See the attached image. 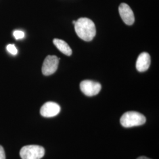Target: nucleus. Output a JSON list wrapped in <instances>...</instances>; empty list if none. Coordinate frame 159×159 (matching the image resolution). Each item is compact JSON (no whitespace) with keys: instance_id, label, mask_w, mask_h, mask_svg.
Wrapping results in <instances>:
<instances>
[{"instance_id":"4","label":"nucleus","mask_w":159,"mask_h":159,"mask_svg":"<svg viewBox=\"0 0 159 159\" xmlns=\"http://www.w3.org/2000/svg\"><path fill=\"white\" fill-rule=\"evenodd\" d=\"M80 89L85 96H94L100 91L102 85L97 82L91 80H84L80 83Z\"/></svg>"},{"instance_id":"3","label":"nucleus","mask_w":159,"mask_h":159,"mask_svg":"<svg viewBox=\"0 0 159 159\" xmlns=\"http://www.w3.org/2000/svg\"><path fill=\"white\" fill-rule=\"evenodd\" d=\"M45 154L44 148L39 145H28L24 146L20 154L22 159H41Z\"/></svg>"},{"instance_id":"12","label":"nucleus","mask_w":159,"mask_h":159,"mask_svg":"<svg viewBox=\"0 0 159 159\" xmlns=\"http://www.w3.org/2000/svg\"><path fill=\"white\" fill-rule=\"evenodd\" d=\"M0 159H6V154L4 150V148H2L0 145Z\"/></svg>"},{"instance_id":"1","label":"nucleus","mask_w":159,"mask_h":159,"mask_svg":"<svg viewBox=\"0 0 159 159\" xmlns=\"http://www.w3.org/2000/svg\"><path fill=\"white\" fill-rule=\"evenodd\" d=\"M74 28L77 35L85 41H90L96 34L94 23L87 18H79L75 23Z\"/></svg>"},{"instance_id":"13","label":"nucleus","mask_w":159,"mask_h":159,"mask_svg":"<svg viewBox=\"0 0 159 159\" xmlns=\"http://www.w3.org/2000/svg\"><path fill=\"white\" fill-rule=\"evenodd\" d=\"M137 159H149V158H148L147 157H144V156H141V157H139V158H137Z\"/></svg>"},{"instance_id":"14","label":"nucleus","mask_w":159,"mask_h":159,"mask_svg":"<svg viewBox=\"0 0 159 159\" xmlns=\"http://www.w3.org/2000/svg\"><path fill=\"white\" fill-rule=\"evenodd\" d=\"M75 22H76V21H73V24H75Z\"/></svg>"},{"instance_id":"11","label":"nucleus","mask_w":159,"mask_h":159,"mask_svg":"<svg viewBox=\"0 0 159 159\" xmlns=\"http://www.w3.org/2000/svg\"><path fill=\"white\" fill-rule=\"evenodd\" d=\"M14 37L16 40H20V39H23V38L25 37V33L20 30H16L14 32Z\"/></svg>"},{"instance_id":"9","label":"nucleus","mask_w":159,"mask_h":159,"mask_svg":"<svg viewBox=\"0 0 159 159\" xmlns=\"http://www.w3.org/2000/svg\"><path fill=\"white\" fill-rule=\"evenodd\" d=\"M53 43L57 48L66 56H71L72 54V50L68 46V44L64 40L60 39H54Z\"/></svg>"},{"instance_id":"10","label":"nucleus","mask_w":159,"mask_h":159,"mask_svg":"<svg viewBox=\"0 0 159 159\" xmlns=\"http://www.w3.org/2000/svg\"><path fill=\"white\" fill-rule=\"evenodd\" d=\"M7 50L12 55H16L18 52L17 48L14 44H8L7 46Z\"/></svg>"},{"instance_id":"7","label":"nucleus","mask_w":159,"mask_h":159,"mask_svg":"<svg viewBox=\"0 0 159 159\" xmlns=\"http://www.w3.org/2000/svg\"><path fill=\"white\" fill-rule=\"evenodd\" d=\"M119 14L125 24L131 25L134 23V13L129 6L125 3H121L119 7Z\"/></svg>"},{"instance_id":"5","label":"nucleus","mask_w":159,"mask_h":159,"mask_svg":"<svg viewBox=\"0 0 159 159\" xmlns=\"http://www.w3.org/2000/svg\"><path fill=\"white\" fill-rule=\"evenodd\" d=\"M60 58L56 56H48L44 61L42 73L44 75H50L57 71Z\"/></svg>"},{"instance_id":"8","label":"nucleus","mask_w":159,"mask_h":159,"mask_svg":"<svg viewBox=\"0 0 159 159\" xmlns=\"http://www.w3.org/2000/svg\"><path fill=\"white\" fill-rule=\"evenodd\" d=\"M151 62L150 56L148 52H142L137 58L136 62L137 70L140 72L148 70Z\"/></svg>"},{"instance_id":"2","label":"nucleus","mask_w":159,"mask_h":159,"mask_svg":"<svg viewBox=\"0 0 159 159\" xmlns=\"http://www.w3.org/2000/svg\"><path fill=\"white\" fill-rule=\"evenodd\" d=\"M146 121V119L142 114L136 111H127L121 116L120 123L124 127L129 128L143 125Z\"/></svg>"},{"instance_id":"6","label":"nucleus","mask_w":159,"mask_h":159,"mask_svg":"<svg viewBox=\"0 0 159 159\" xmlns=\"http://www.w3.org/2000/svg\"><path fill=\"white\" fill-rule=\"evenodd\" d=\"M60 110V106L57 103L48 102H46L41 107L40 114L44 117H52L58 114Z\"/></svg>"}]
</instances>
